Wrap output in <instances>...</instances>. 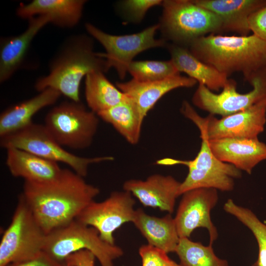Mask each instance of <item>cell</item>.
Returning <instances> with one entry per match:
<instances>
[{"mask_svg":"<svg viewBox=\"0 0 266 266\" xmlns=\"http://www.w3.org/2000/svg\"><path fill=\"white\" fill-rule=\"evenodd\" d=\"M99 193V189L86 182L83 177L64 168L50 181H25L20 196L48 234L75 220Z\"/></svg>","mask_w":266,"mask_h":266,"instance_id":"cell-1","label":"cell"},{"mask_svg":"<svg viewBox=\"0 0 266 266\" xmlns=\"http://www.w3.org/2000/svg\"><path fill=\"white\" fill-rule=\"evenodd\" d=\"M188 46L197 58L228 77L240 72L250 83L256 75L266 71V41L253 34L211 33L195 39Z\"/></svg>","mask_w":266,"mask_h":266,"instance_id":"cell-2","label":"cell"},{"mask_svg":"<svg viewBox=\"0 0 266 266\" xmlns=\"http://www.w3.org/2000/svg\"><path fill=\"white\" fill-rule=\"evenodd\" d=\"M49 74L39 78L35 84L39 92L51 88L80 102L79 87L84 77L95 71L108 70L106 61L93 51L90 38L77 35L69 38L51 62Z\"/></svg>","mask_w":266,"mask_h":266,"instance_id":"cell-3","label":"cell"},{"mask_svg":"<svg viewBox=\"0 0 266 266\" xmlns=\"http://www.w3.org/2000/svg\"><path fill=\"white\" fill-rule=\"evenodd\" d=\"M162 5L160 29L176 44L188 45L200 37L223 31L220 19L193 0H165Z\"/></svg>","mask_w":266,"mask_h":266,"instance_id":"cell-4","label":"cell"},{"mask_svg":"<svg viewBox=\"0 0 266 266\" xmlns=\"http://www.w3.org/2000/svg\"><path fill=\"white\" fill-rule=\"evenodd\" d=\"M82 250L92 252L101 266H114V260L124 253L120 247L102 239L95 228L76 220L47 234L43 251L64 263L69 255Z\"/></svg>","mask_w":266,"mask_h":266,"instance_id":"cell-5","label":"cell"},{"mask_svg":"<svg viewBox=\"0 0 266 266\" xmlns=\"http://www.w3.org/2000/svg\"><path fill=\"white\" fill-rule=\"evenodd\" d=\"M201 146L196 157L192 160L165 158L157 161V165L172 166L183 165L188 173L179 189L180 196L189 190L201 188H213L228 192L234 186V179L241 177V171L232 165L218 159L212 153L208 139L200 133Z\"/></svg>","mask_w":266,"mask_h":266,"instance_id":"cell-6","label":"cell"},{"mask_svg":"<svg viewBox=\"0 0 266 266\" xmlns=\"http://www.w3.org/2000/svg\"><path fill=\"white\" fill-rule=\"evenodd\" d=\"M98 117L80 101H66L47 113L43 125L62 146L81 150L92 144L99 126Z\"/></svg>","mask_w":266,"mask_h":266,"instance_id":"cell-7","label":"cell"},{"mask_svg":"<svg viewBox=\"0 0 266 266\" xmlns=\"http://www.w3.org/2000/svg\"><path fill=\"white\" fill-rule=\"evenodd\" d=\"M47 234L19 196L11 221L0 242V266L26 261L43 251Z\"/></svg>","mask_w":266,"mask_h":266,"instance_id":"cell-8","label":"cell"},{"mask_svg":"<svg viewBox=\"0 0 266 266\" xmlns=\"http://www.w3.org/2000/svg\"><path fill=\"white\" fill-rule=\"evenodd\" d=\"M181 112L198 128L208 140L223 138L258 137L266 123V99L250 107L220 119L209 114L200 116L191 105L184 101Z\"/></svg>","mask_w":266,"mask_h":266,"instance_id":"cell-9","label":"cell"},{"mask_svg":"<svg viewBox=\"0 0 266 266\" xmlns=\"http://www.w3.org/2000/svg\"><path fill=\"white\" fill-rule=\"evenodd\" d=\"M0 146L22 149L49 161L68 166L73 171L85 177L90 165L112 161L111 156L85 158L66 150L48 132L44 125L32 122L25 128L0 138Z\"/></svg>","mask_w":266,"mask_h":266,"instance_id":"cell-10","label":"cell"},{"mask_svg":"<svg viewBox=\"0 0 266 266\" xmlns=\"http://www.w3.org/2000/svg\"><path fill=\"white\" fill-rule=\"evenodd\" d=\"M88 33L104 48L105 53H99L104 59L108 70L114 67L119 77L123 79L130 64L139 53L150 48L162 47L165 41L155 38L159 24L151 26L141 32L124 35L106 33L90 23H86Z\"/></svg>","mask_w":266,"mask_h":266,"instance_id":"cell-11","label":"cell"},{"mask_svg":"<svg viewBox=\"0 0 266 266\" xmlns=\"http://www.w3.org/2000/svg\"><path fill=\"white\" fill-rule=\"evenodd\" d=\"M253 88L241 94L237 91L236 82L230 79L219 94L199 84L192 97L196 107L212 115L221 117L244 110L266 99V71L256 75L250 82Z\"/></svg>","mask_w":266,"mask_h":266,"instance_id":"cell-12","label":"cell"},{"mask_svg":"<svg viewBox=\"0 0 266 266\" xmlns=\"http://www.w3.org/2000/svg\"><path fill=\"white\" fill-rule=\"evenodd\" d=\"M135 203L130 192H113L102 201L91 202L75 220L95 228L102 239L114 245V232L124 224L132 222Z\"/></svg>","mask_w":266,"mask_h":266,"instance_id":"cell-13","label":"cell"},{"mask_svg":"<svg viewBox=\"0 0 266 266\" xmlns=\"http://www.w3.org/2000/svg\"><path fill=\"white\" fill-rule=\"evenodd\" d=\"M174 220L180 238H189L199 228H205L213 244L218 236V231L210 217L211 210L218 200L217 190L213 188H197L182 194Z\"/></svg>","mask_w":266,"mask_h":266,"instance_id":"cell-14","label":"cell"},{"mask_svg":"<svg viewBox=\"0 0 266 266\" xmlns=\"http://www.w3.org/2000/svg\"><path fill=\"white\" fill-rule=\"evenodd\" d=\"M180 182L172 176L155 174L145 180H127L123 184V189L136 198L144 206L158 208L171 214L176 200L180 196Z\"/></svg>","mask_w":266,"mask_h":266,"instance_id":"cell-15","label":"cell"},{"mask_svg":"<svg viewBox=\"0 0 266 266\" xmlns=\"http://www.w3.org/2000/svg\"><path fill=\"white\" fill-rule=\"evenodd\" d=\"M208 141L218 159L248 174H251L258 164L266 160V144L258 137L223 138Z\"/></svg>","mask_w":266,"mask_h":266,"instance_id":"cell-16","label":"cell"},{"mask_svg":"<svg viewBox=\"0 0 266 266\" xmlns=\"http://www.w3.org/2000/svg\"><path fill=\"white\" fill-rule=\"evenodd\" d=\"M197 81L189 77L176 75L165 79L140 82L134 79L116 83V86L134 103L143 119L156 102L174 89L194 86Z\"/></svg>","mask_w":266,"mask_h":266,"instance_id":"cell-17","label":"cell"},{"mask_svg":"<svg viewBox=\"0 0 266 266\" xmlns=\"http://www.w3.org/2000/svg\"><path fill=\"white\" fill-rule=\"evenodd\" d=\"M198 5L215 14L221 21L223 31L240 36L249 35V18L266 6V0H193Z\"/></svg>","mask_w":266,"mask_h":266,"instance_id":"cell-18","label":"cell"},{"mask_svg":"<svg viewBox=\"0 0 266 266\" xmlns=\"http://www.w3.org/2000/svg\"><path fill=\"white\" fill-rule=\"evenodd\" d=\"M27 29L20 34L0 41V82L9 79L21 65L32 41L51 19L47 15H38L28 19Z\"/></svg>","mask_w":266,"mask_h":266,"instance_id":"cell-19","label":"cell"},{"mask_svg":"<svg viewBox=\"0 0 266 266\" xmlns=\"http://www.w3.org/2000/svg\"><path fill=\"white\" fill-rule=\"evenodd\" d=\"M6 150V165L15 177L25 181L45 182L57 178L62 171L58 163L41 158L28 151L10 147Z\"/></svg>","mask_w":266,"mask_h":266,"instance_id":"cell-20","label":"cell"},{"mask_svg":"<svg viewBox=\"0 0 266 266\" xmlns=\"http://www.w3.org/2000/svg\"><path fill=\"white\" fill-rule=\"evenodd\" d=\"M84 0H33L28 4L21 3L17 15L27 19L38 15H47L51 23L63 28H72L81 19Z\"/></svg>","mask_w":266,"mask_h":266,"instance_id":"cell-21","label":"cell"},{"mask_svg":"<svg viewBox=\"0 0 266 266\" xmlns=\"http://www.w3.org/2000/svg\"><path fill=\"white\" fill-rule=\"evenodd\" d=\"M132 223L145 238L148 244L167 254L175 252L180 238L174 218L171 214L158 217L138 208L135 210Z\"/></svg>","mask_w":266,"mask_h":266,"instance_id":"cell-22","label":"cell"},{"mask_svg":"<svg viewBox=\"0 0 266 266\" xmlns=\"http://www.w3.org/2000/svg\"><path fill=\"white\" fill-rule=\"evenodd\" d=\"M61 94L57 91L48 88L36 96L12 105L0 115V137L10 135L27 127L32 118L42 108L54 104Z\"/></svg>","mask_w":266,"mask_h":266,"instance_id":"cell-23","label":"cell"},{"mask_svg":"<svg viewBox=\"0 0 266 266\" xmlns=\"http://www.w3.org/2000/svg\"><path fill=\"white\" fill-rule=\"evenodd\" d=\"M168 49L170 60L179 72L185 73L211 91L218 92L229 82L227 75L197 58L188 48L172 44Z\"/></svg>","mask_w":266,"mask_h":266,"instance_id":"cell-24","label":"cell"},{"mask_svg":"<svg viewBox=\"0 0 266 266\" xmlns=\"http://www.w3.org/2000/svg\"><path fill=\"white\" fill-rule=\"evenodd\" d=\"M97 115L111 124L130 143L136 144L138 142L144 119L128 97L117 105Z\"/></svg>","mask_w":266,"mask_h":266,"instance_id":"cell-25","label":"cell"},{"mask_svg":"<svg viewBox=\"0 0 266 266\" xmlns=\"http://www.w3.org/2000/svg\"><path fill=\"white\" fill-rule=\"evenodd\" d=\"M85 84L87 103L90 110L97 114L117 105L128 98L107 79L102 71L87 74Z\"/></svg>","mask_w":266,"mask_h":266,"instance_id":"cell-26","label":"cell"},{"mask_svg":"<svg viewBox=\"0 0 266 266\" xmlns=\"http://www.w3.org/2000/svg\"><path fill=\"white\" fill-rule=\"evenodd\" d=\"M223 208L248 228L256 239L258 256L252 266H266V224L262 222L251 209L237 204L232 199L226 201Z\"/></svg>","mask_w":266,"mask_h":266,"instance_id":"cell-27","label":"cell"},{"mask_svg":"<svg viewBox=\"0 0 266 266\" xmlns=\"http://www.w3.org/2000/svg\"><path fill=\"white\" fill-rule=\"evenodd\" d=\"M175 253L181 266H229L227 260L215 254L212 245L204 246L189 238H180Z\"/></svg>","mask_w":266,"mask_h":266,"instance_id":"cell-28","label":"cell"},{"mask_svg":"<svg viewBox=\"0 0 266 266\" xmlns=\"http://www.w3.org/2000/svg\"><path fill=\"white\" fill-rule=\"evenodd\" d=\"M128 71L133 79L140 82L160 81L180 74L171 60L133 61L129 65Z\"/></svg>","mask_w":266,"mask_h":266,"instance_id":"cell-29","label":"cell"},{"mask_svg":"<svg viewBox=\"0 0 266 266\" xmlns=\"http://www.w3.org/2000/svg\"><path fill=\"white\" fill-rule=\"evenodd\" d=\"M142 266H181L171 260L165 251L149 244L139 249Z\"/></svg>","mask_w":266,"mask_h":266,"instance_id":"cell-30","label":"cell"},{"mask_svg":"<svg viewBox=\"0 0 266 266\" xmlns=\"http://www.w3.org/2000/svg\"><path fill=\"white\" fill-rule=\"evenodd\" d=\"M161 0H127L122 2L123 10L133 21H140L150 8L162 5Z\"/></svg>","mask_w":266,"mask_h":266,"instance_id":"cell-31","label":"cell"},{"mask_svg":"<svg viewBox=\"0 0 266 266\" xmlns=\"http://www.w3.org/2000/svg\"><path fill=\"white\" fill-rule=\"evenodd\" d=\"M249 25L252 34L266 41V6L250 16Z\"/></svg>","mask_w":266,"mask_h":266,"instance_id":"cell-32","label":"cell"},{"mask_svg":"<svg viewBox=\"0 0 266 266\" xmlns=\"http://www.w3.org/2000/svg\"><path fill=\"white\" fill-rule=\"evenodd\" d=\"M96 257L90 251L82 250L66 257L64 263L73 266H95Z\"/></svg>","mask_w":266,"mask_h":266,"instance_id":"cell-33","label":"cell"},{"mask_svg":"<svg viewBox=\"0 0 266 266\" xmlns=\"http://www.w3.org/2000/svg\"><path fill=\"white\" fill-rule=\"evenodd\" d=\"M7 266H64V263L54 260L43 251L34 258L12 263Z\"/></svg>","mask_w":266,"mask_h":266,"instance_id":"cell-34","label":"cell"},{"mask_svg":"<svg viewBox=\"0 0 266 266\" xmlns=\"http://www.w3.org/2000/svg\"><path fill=\"white\" fill-rule=\"evenodd\" d=\"M64 266H73L67 265H66V264H64Z\"/></svg>","mask_w":266,"mask_h":266,"instance_id":"cell-35","label":"cell"}]
</instances>
